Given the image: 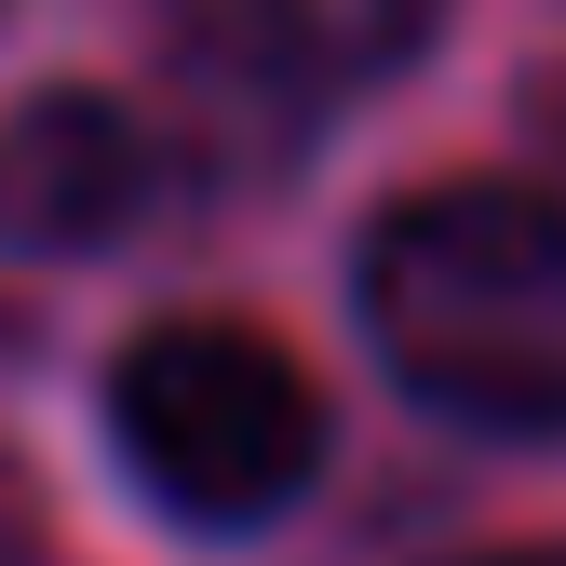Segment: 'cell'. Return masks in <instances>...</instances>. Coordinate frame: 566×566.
Masks as SVG:
<instances>
[{
	"label": "cell",
	"mask_w": 566,
	"mask_h": 566,
	"mask_svg": "<svg viewBox=\"0 0 566 566\" xmlns=\"http://www.w3.org/2000/svg\"><path fill=\"white\" fill-rule=\"evenodd\" d=\"M365 337L459 432H566V202L459 176L365 230Z\"/></svg>",
	"instance_id": "cell-1"
},
{
	"label": "cell",
	"mask_w": 566,
	"mask_h": 566,
	"mask_svg": "<svg viewBox=\"0 0 566 566\" xmlns=\"http://www.w3.org/2000/svg\"><path fill=\"white\" fill-rule=\"evenodd\" d=\"M122 472L189 526H270L324 472V391L256 324H149L108 365Z\"/></svg>",
	"instance_id": "cell-2"
},
{
	"label": "cell",
	"mask_w": 566,
	"mask_h": 566,
	"mask_svg": "<svg viewBox=\"0 0 566 566\" xmlns=\"http://www.w3.org/2000/svg\"><path fill=\"white\" fill-rule=\"evenodd\" d=\"M163 202V149L135 135L108 95H41L0 122V243L67 256V243H108Z\"/></svg>",
	"instance_id": "cell-3"
},
{
	"label": "cell",
	"mask_w": 566,
	"mask_h": 566,
	"mask_svg": "<svg viewBox=\"0 0 566 566\" xmlns=\"http://www.w3.org/2000/svg\"><path fill=\"white\" fill-rule=\"evenodd\" d=\"M189 28V54H217L230 82L270 95H337V82H378L432 41L446 0H163Z\"/></svg>",
	"instance_id": "cell-4"
},
{
	"label": "cell",
	"mask_w": 566,
	"mask_h": 566,
	"mask_svg": "<svg viewBox=\"0 0 566 566\" xmlns=\"http://www.w3.org/2000/svg\"><path fill=\"white\" fill-rule=\"evenodd\" d=\"M0 566H28V526H14V500H0Z\"/></svg>",
	"instance_id": "cell-5"
},
{
	"label": "cell",
	"mask_w": 566,
	"mask_h": 566,
	"mask_svg": "<svg viewBox=\"0 0 566 566\" xmlns=\"http://www.w3.org/2000/svg\"><path fill=\"white\" fill-rule=\"evenodd\" d=\"M472 566H566V553H472Z\"/></svg>",
	"instance_id": "cell-6"
},
{
	"label": "cell",
	"mask_w": 566,
	"mask_h": 566,
	"mask_svg": "<svg viewBox=\"0 0 566 566\" xmlns=\"http://www.w3.org/2000/svg\"><path fill=\"white\" fill-rule=\"evenodd\" d=\"M553 135H566V95H553Z\"/></svg>",
	"instance_id": "cell-7"
}]
</instances>
